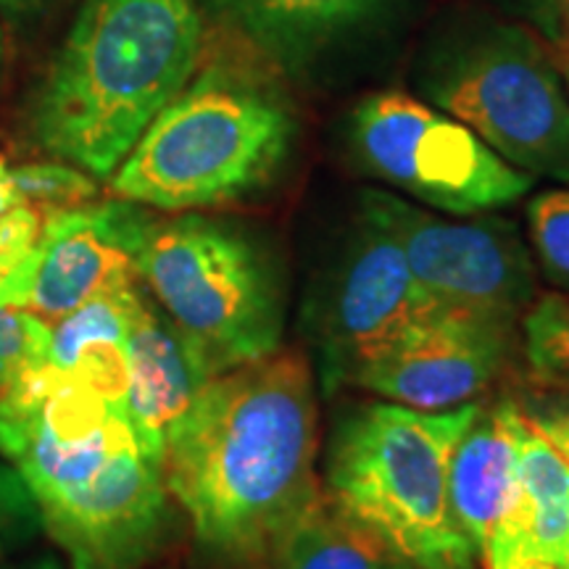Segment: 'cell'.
I'll return each instance as SVG.
<instances>
[{"label":"cell","instance_id":"4316f807","mask_svg":"<svg viewBox=\"0 0 569 569\" xmlns=\"http://www.w3.org/2000/svg\"><path fill=\"white\" fill-rule=\"evenodd\" d=\"M557 3L559 0H528L532 17L543 27L546 34L553 40V30H557Z\"/></svg>","mask_w":569,"mask_h":569},{"label":"cell","instance_id":"e0dca14e","mask_svg":"<svg viewBox=\"0 0 569 569\" xmlns=\"http://www.w3.org/2000/svg\"><path fill=\"white\" fill-rule=\"evenodd\" d=\"M140 277L113 288L56 319L48 332L42 365L77 377L111 403L124 407L127 396V330Z\"/></svg>","mask_w":569,"mask_h":569},{"label":"cell","instance_id":"836d02e7","mask_svg":"<svg viewBox=\"0 0 569 569\" xmlns=\"http://www.w3.org/2000/svg\"><path fill=\"white\" fill-rule=\"evenodd\" d=\"M388 569H409V567H401V565H390Z\"/></svg>","mask_w":569,"mask_h":569},{"label":"cell","instance_id":"ffe728a7","mask_svg":"<svg viewBox=\"0 0 569 569\" xmlns=\"http://www.w3.org/2000/svg\"><path fill=\"white\" fill-rule=\"evenodd\" d=\"M9 182L21 203H30L40 211L46 209V213L90 203L98 196L96 177L59 159L11 167Z\"/></svg>","mask_w":569,"mask_h":569},{"label":"cell","instance_id":"f546056e","mask_svg":"<svg viewBox=\"0 0 569 569\" xmlns=\"http://www.w3.org/2000/svg\"><path fill=\"white\" fill-rule=\"evenodd\" d=\"M13 203H21V201H19V196L13 193L11 182L9 184H0V211H6Z\"/></svg>","mask_w":569,"mask_h":569},{"label":"cell","instance_id":"5bb4252c","mask_svg":"<svg viewBox=\"0 0 569 569\" xmlns=\"http://www.w3.org/2000/svg\"><path fill=\"white\" fill-rule=\"evenodd\" d=\"M525 427L528 419L515 398L480 401L478 415L453 446L448 461V498L478 557L517 496Z\"/></svg>","mask_w":569,"mask_h":569},{"label":"cell","instance_id":"2e32d148","mask_svg":"<svg viewBox=\"0 0 569 569\" xmlns=\"http://www.w3.org/2000/svg\"><path fill=\"white\" fill-rule=\"evenodd\" d=\"M251 53L277 71H301L382 0H201Z\"/></svg>","mask_w":569,"mask_h":569},{"label":"cell","instance_id":"d6a6232c","mask_svg":"<svg viewBox=\"0 0 569 569\" xmlns=\"http://www.w3.org/2000/svg\"><path fill=\"white\" fill-rule=\"evenodd\" d=\"M565 569H569V540H567V551H565Z\"/></svg>","mask_w":569,"mask_h":569},{"label":"cell","instance_id":"277c9868","mask_svg":"<svg viewBox=\"0 0 569 569\" xmlns=\"http://www.w3.org/2000/svg\"><path fill=\"white\" fill-rule=\"evenodd\" d=\"M251 53L190 77L109 177L111 193L159 211H193L259 193L293 153L298 117L274 67Z\"/></svg>","mask_w":569,"mask_h":569},{"label":"cell","instance_id":"cb8c5ba5","mask_svg":"<svg viewBox=\"0 0 569 569\" xmlns=\"http://www.w3.org/2000/svg\"><path fill=\"white\" fill-rule=\"evenodd\" d=\"M40 227L42 213L30 203H13L0 211V284L38 243Z\"/></svg>","mask_w":569,"mask_h":569},{"label":"cell","instance_id":"3957f363","mask_svg":"<svg viewBox=\"0 0 569 569\" xmlns=\"http://www.w3.org/2000/svg\"><path fill=\"white\" fill-rule=\"evenodd\" d=\"M201 0H82L27 109L48 159L109 180L153 117L196 74Z\"/></svg>","mask_w":569,"mask_h":569},{"label":"cell","instance_id":"8992f818","mask_svg":"<svg viewBox=\"0 0 569 569\" xmlns=\"http://www.w3.org/2000/svg\"><path fill=\"white\" fill-rule=\"evenodd\" d=\"M138 277L211 380L280 351V274L272 259L234 227L201 213L153 219Z\"/></svg>","mask_w":569,"mask_h":569},{"label":"cell","instance_id":"ac0fdd59","mask_svg":"<svg viewBox=\"0 0 569 569\" xmlns=\"http://www.w3.org/2000/svg\"><path fill=\"white\" fill-rule=\"evenodd\" d=\"M272 565L274 569H388L396 559L380 540L348 519L322 486L284 530Z\"/></svg>","mask_w":569,"mask_h":569},{"label":"cell","instance_id":"7a4b0ae2","mask_svg":"<svg viewBox=\"0 0 569 569\" xmlns=\"http://www.w3.org/2000/svg\"><path fill=\"white\" fill-rule=\"evenodd\" d=\"M0 453L19 469L71 569H140L169 528L161 461L124 407L48 365L0 390Z\"/></svg>","mask_w":569,"mask_h":569},{"label":"cell","instance_id":"d4e9b609","mask_svg":"<svg viewBox=\"0 0 569 569\" xmlns=\"http://www.w3.org/2000/svg\"><path fill=\"white\" fill-rule=\"evenodd\" d=\"M517 403L532 430L569 465V393H536Z\"/></svg>","mask_w":569,"mask_h":569},{"label":"cell","instance_id":"9c48e42d","mask_svg":"<svg viewBox=\"0 0 569 569\" xmlns=\"http://www.w3.org/2000/svg\"><path fill=\"white\" fill-rule=\"evenodd\" d=\"M361 211L393 234L417 284L438 306L519 327L538 298L536 261L509 219H446L382 190L361 193Z\"/></svg>","mask_w":569,"mask_h":569},{"label":"cell","instance_id":"4dcf8cb0","mask_svg":"<svg viewBox=\"0 0 569 569\" xmlns=\"http://www.w3.org/2000/svg\"><path fill=\"white\" fill-rule=\"evenodd\" d=\"M9 172H11L9 161H6L3 156H0V184H9Z\"/></svg>","mask_w":569,"mask_h":569},{"label":"cell","instance_id":"5b68a950","mask_svg":"<svg viewBox=\"0 0 569 569\" xmlns=\"http://www.w3.org/2000/svg\"><path fill=\"white\" fill-rule=\"evenodd\" d=\"M480 401L448 411L359 403L332 430L327 496L403 567L475 569L478 549L448 498V461Z\"/></svg>","mask_w":569,"mask_h":569},{"label":"cell","instance_id":"f1b7e54d","mask_svg":"<svg viewBox=\"0 0 569 569\" xmlns=\"http://www.w3.org/2000/svg\"><path fill=\"white\" fill-rule=\"evenodd\" d=\"M551 59H553V63H557L561 80H565V88L569 92V48L567 46H557V51L551 53Z\"/></svg>","mask_w":569,"mask_h":569},{"label":"cell","instance_id":"4fadbf2b","mask_svg":"<svg viewBox=\"0 0 569 569\" xmlns=\"http://www.w3.org/2000/svg\"><path fill=\"white\" fill-rule=\"evenodd\" d=\"M209 382L193 348L140 282L127 330L124 411L148 457L163 461L167 432Z\"/></svg>","mask_w":569,"mask_h":569},{"label":"cell","instance_id":"ba28073f","mask_svg":"<svg viewBox=\"0 0 569 569\" xmlns=\"http://www.w3.org/2000/svg\"><path fill=\"white\" fill-rule=\"evenodd\" d=\"M351 142L369 172L457 217L503 209L532 188L467 124L407 92H375L356 106Z\"/></svg>","mask_w":569,"mask_h":569},{"label":"cell","instance_id":"30bf717a","mask_svg":"<svg viewBox=\"0 0 569 569\" xmlns=\"http://www.w3.org/2000/svg\"><path fill=\"white\" fill-rule=\"evenodd\" d=\"M148 206L111 198L42 213L38 243L0 284V306L53 325L90 298L138 280Z\"/></svg>","mask_w":569,"mask_h":569},{"label":"cell","instance_id":"7402d4cb","mask_svg":"<svg viewBox=\"0 0 569 569\" xmlns=\"http://www.w3.org/2000/svg\"><path fill=\"white\" fill-rule=\"evenodd\" d=\"M51 325L30 311L0 306V390L46 359Z\"/></svg>","mask_w":569,"mask_h":569},{"label":"cell","instance_id":"83f0119b","mask_svg":"<svg viewBox=\"0 0 569 569\" xmlns=\"http://www.w3.org/2000/svg\"><path fill=\"white\" fill-rule=\"evenodd\" d=\"M553 42L569 48V0L557 3V30H553Z\"/></svg>","mask_w":569,"mask_h":569},{"label":"cell","instance_id":"1f68e13d","mask_svg":"<svg viewBox=\"0 0 569 569\" xmlns=\"http://www.w3.org/2000/svg\"><path fill=\"white\" fill-rule=\"evenodd\" d=\"M6 67V42H3V27H0V77H3Z\"/></svg>","mask_w":569,"mask_h":569},{"label":"cell","instance_id":"603a6c76","mask_svg":"<svg viewBox=\"0 0 569 569\" xmlns=\"http://www.w3.org/2000/svg\"><path fill=\"white\" fill-rule=\"evenodd\" d=\"M42 511L32 488L13 465H0V553L38 536Z\"/></svg>","mask_w":569,"mask_h":569},{"label":"cell","instance_id":"9a60e30c","mask_svg":"<svg viewBox=\"0 0 569 569\" xmlns=\"http://www.w3.org/2000/svg\"><path fill=\"white\" fill-rule=\"evenodd\" d=\"M569 540V465L530 422L519 448L517 496L490 532L488 569H565Z\"/></svg>","mask_w":569,"mask_h":569},{"label":"cell","instance_id":"6da1fadb","mask_svg":"<svg viewBox=\"0 0 569 569\" xmlns=\"http://www.w3.org/2000/svg\"><path fill=\"white\" fill-rule=\"evenodd\" d=\"M317 396L301 351L224 372L177 419L163 480L198 546L232 567L272 565L293 519L315 501Z\"/></svg>","mask_w":569,"mask_h":569},{"label":"cell","instance_id":"484cf974","mask_svg":"<svg viewBox=\"0 0 569 569\" xmlns=\"http://www.w3.org/2000/svg\"><path fill=\"white\" fill-rule=\"evenodd\" d=\"M63 0H0V9H3L13 19H38L59 9Z\"/></svg>","mask_w":569,"mask_h":569},{"label":"cell","instance_id":"44dd1931","mask_svg":"<svg viewBox=\"0 0 569 569\" xmlns=\"http://www.w3.org/2000/svg\"><path fill=\"white\" fill-rule=\"evenodd\" d=\"M528 224L540 272L553 288L569 293V188L532 198Z\"/></svg>","mask_w":569,"mask_h":569},{"label":"cell","instance_id":"d6986e66","mask_svg":"<svg viewBox=\"0 0 569 569\" xmlns=\"http://www.w3.org/2000/svg\"><path fill=\"white\" fill-rule=\"evenodd\" d=\"M522 351L540 380L569 382V298L538 296L522 317Z\"/></svg>","mask_w":569,"mask_h":569},{"label":"cell","instance_id":"7c38bea8","mask_svg":"<svg viewBox=\"0 0 569 569\" xmlns=\"http://www.w3.org/2000/svg\"><path fill=\"white\" fill-rule=\"evenodd\" d=\"M515 348L517 325L432 306L356 369L348 386L419 411L459 409L488 393L509 369Z\"/></svg>","mask_w":569,"mask_h":569},{"label":"cell","instance_id":"52a82bcc","mask_svg":"<svg viewBox=\"0 0 569 569\" xmlns=\"http://www.w3.org/2000/svg\"><path fill=\"white\" fill-rule=\"evenodd\" d=\"M422 90L519 172L569 184V92L530 32L488 24L448 42Z\"/></svg>","mask_w":569,"mask_h":569},{"label":"cell","instance_id":"8fae6325","mask_svg":"<svg viewBox=\"0 0 569 569\" xmlns=\"http://www.w3.org/2000/svg\"><path fill=\"white\" fill-rule=\"evenodd\" d=\"M432 306L438 303L422 293L398 240L359 211V224L325 284L311 322L327 393L348 386L356 369L386 351Z\"/></svg>","mask_w":569,"mask_h":569}]
</instances>
